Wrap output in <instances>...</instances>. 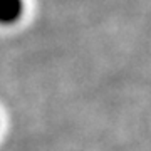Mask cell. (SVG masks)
<instances>
[{
  "instance_id": "1",
  "label": "cell",
  "mask_w": 151,
  "mask_h": 151,
  "mask_svg": "<svg viewBox=\"0 0 151 151\" xmlns=\"http://www.w3.org/2000/svg\"><path fill=\"white\" fill-rule=\"evenodd\" d=\"M25 10L24 0H0V25H14Z\"/></svg>"
}]
</instances>
